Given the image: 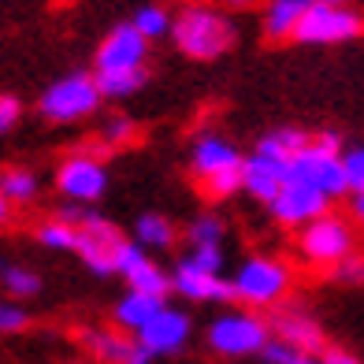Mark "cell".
<instances>
[{
	"label": "cell",
	"instance_id": "1",
	"mask_svg": "<svg viewBox=\"0 0 364 364\" xmlns=\"http://www.w3.org/2000/svg\"><path fill=\"white\" fill-rule=\"evenodd\" d=\"M149 41L138 34L134 26L115 23L101 38L93 53V78L101 86L105 101H127L149 86Z\"/></svg>",
	"mask_w": 364,
	"mask_h": 364
},
{
	"label": "cell",
	"instance_id": "2",
	"mask_svg": "<svg viewBox=\"0 0 364 364\" xmlns=\"http://www.w3.org/2000/svg\"><path fill=\"white\" fill-rule=\"evenodd\" d=\"M168 41L178 48V56L212 63L227 56L238 45V23L235 15L208 0H186L171 11V34Z\"/></svg>",
	"mask_w": 364,
	"mask_h": 364
},
{
	"label": "cell",
	"instance_id": "3",
	"mask_svg": "<svg viewBox=\"0 0 364 364\" xmlns=\"http://www.w3.org/2000/svg\"><path fill=\"white\" fill-rule=\"evenodd\" d=\"M230 290H235V305L253 309V312H272L283 301H290L294 268L283 257L253 253V257H245L235 268V275H230Z\"/></svg>",
	"mask_w": 364,
	"mask_h": 364
},
{
	"label": "cell",
	"instance_id": "4",
	"mask_svg": "<svg viewBox=\"0 0 364 364\" xmlns=\"http://www.w3.org/2000/svg\"><path fill=\"white\" fill-rule=\"evenodd\" d=\"M268 342H272L268 316H264V312H253V309H242V305H227L205 327V346L223 360L260 357Z\"/></svg>",
	"mask_w": 364,
	"mask_h": 364
},
{
	"label": "cell",
	"instance_id": "5",
	"mask_svg": "<svg viewBox=\"0 0 364 364\" xmlns=\"http://www.w3.org/2000/svg\"><path fill=\"white\" fill-rule=\"evenodd\" d=\"M101 101H105V93L97 86L93 71H68L41 90L38 115L53 127H71L101 112Z\"/></svg>",
	"mask_w": 364,
	"mask_h": 364
},
{
	"label": "cell",
	"instance_id": "6",
	"mask_svg": "<svg viewBox=\"0 0 364 364\" xmlns=\"http://www.w3.org/2000/svg\"><path fill=\"white\" fill-rule=\"evenodd\" d=\"M357 242H360V230L353 227V220L338 216V212H327V216L312 220L297 230L294 250L305 264H312V268L331 272L335 264H342L346 257L357 253Z\"/></svg>",
	"mask_w": 364,
	"mask_h": 364
},
{
	"label": "cell",
	"instance_id": "7",
	"mask_svg": "<svg viewBox=\"0 0 364 364\" xmlns=\"http://www.w3.org/2000/svg\"><path fill=\"white\" fill-rule=\"evenodd\" d=\"M290 178H305L312 186H320L331 201L350 197L346 171H342V138L335 130H316V134L309 138V145L290 164Z\"/></svg>",
	"mask_w": 364,
	"mask_h": 364
},
{
	"label": "cell",
	"instance_id": "8",
	"mask_svg": "<svg viewBox=\"0 0 364 364\" xmlns=\"http://www.w3.org/2000/svg\"><path fill=\"white\" fill-rule=\"evenodd\" d=\"M364 34V11L357 4H331V0H312L301 15L294 38L297 45H346Z\"/></svg>",
	"mask_w": 364,
	"mask_h": 364
},
{
	"label": "cell",
	"instance_id": "9",
	"mask_svg": "<svg viewBox=\"0 0 364 364\" xmlns=\"http://www.w3.org/2000/svg\"><path fill=\"white\" fill-rule=\"evenodd\" d=\"M56 193L71 205H97L108 193V164L97 149H75L56 164Z\"/></svg>",
	"mask_w": 364,
	"mask_h": 364
},
{
	"label": "cell",
	"instance_id": "10",
	"mask_svg": "<svg viewBox=\"0 0 364 364\" xmlns=\"http://www.w3.org/2000/svg\"><path fill=\"white\" fill-rule=\"evenodd\" d=\"M123 238L127 235L108 216H101L97 208H90L86 220L78 223V250H75V257L86 264L97 279H112L115 275V253H119Z\"/></svg>",
	"mask_w": 364,
	"mask_h": 364
},
{
	"label": "cell",
	"instance_id": "11",
	"mask_svg": "<svg viewBox=\"0 0 364 364\" xmlns=\"http://www.w3.org/2000/svg\"><path fill=\"white\" fill-rule=\"evenodd\" d=\"M264 208L272 212V220H275L279 227L301 230L305 223L327 216V212H331V197H327L320 186L305 182V178H287V182H283V190H279Z\"/></svg>",
	"mask_w": 364,
	"mask_h": 364
},
{
	"label": "cell",
	"instance_id": "12",
	"mask_svg": "<svg viewBox=\"0 0 364 364\" xmlns=\"http://www.w3.org/2000/svg\"><path fill=\"white\" fill-rule=\"evenodd\" d=\"M115 275L127 283V290L171 297V272L160 268V260H153V253H145L134 238H123L119 253H115Z\"/></svg>",
	"mask_w": 364,
	"mask_h": 364
},
{
	"label": "cell",
	"instance_id": "13",
	"mask_svg": "<svg viewBox=\"0 0 364 364\" xmlns=\"http://www.w3.org/2000/svg\"><path fill=\"white\" fill-rule=\"evenodd\" d=\"M134 338H138L156 360L178 357V353L190 346V338H193V316H190L186 309H178V305L168 301V305L156 312V320L149 323L145 331H138Z\"/></svg>",
	"mask_w": 364,
	"mask_h": 364
},
{
	"label": "cell",
	"instance_id": "14",
	"mask_svg": "<svg viewBox=\"0 0 364 364\" xmlns=\"http://www.w3.org/2000/svg\"><path fill=\"white\" fill-rule=\"evenodd\" d=\"M171 294H178L190 305H235V290H230V275L201 272L186 260H175L171 268Z\"/></svg>",
	"mask_w": 364,
	"mask_h": 364
},
{
	"label": "cell",
	"instance_id": "15",
	"mask_svg": "<svg viewBox=\"0 0 364 364\" xmlns=\"http://www.w3.org/2000/svg\"><path fill=\"white\" fill-rule=\"evenodd\" d=\"M268 323H272V338H279V342L294 346V350H305V353H323V346H327V335H323L320 320L312 316V312H309L305 305L283 301L279 309H272Z\"/></svg>",
	"mask_w": 364,
	"mask_h": 364
},
{
	"label": "cell",
	"instance_id": "16",
	"mask_svg": "<svg viewBox=\"0 0 364 364\" xmlns=\"http://www.w3.org/2000/svg\"><path fill=\"white\" fill-rule=\"evenodd\" d=\"M242 160H245V153L230 138H223V134H201L190 145V160L186 164H190V175L197 182H205V178L220 175V171L242 168Z\"/></svg>",
	"mask_w": 364,
	"mask_h": 364
},
{
	"label": "cell",
	"instance_id": "17",
	"mask_svg": "<svg viewBox=\"0 0 364 364\" xmlns=\"http://www.w3.org/2000/svg\"><path fill=\"white\" fill-rule=\"evenodd\" d=\"M290 178V168L279 164L272 156H260V153H250L242 160V193H250L253 201L268 205L272 197L283 190V182Z\"/></svg>",
	"mask_w": 364,
	"mask_h": 364
},
{
	"label": "cell",
	"instance_id": "18",
	"mask_svg": "<svg viewBox=\"0 0 364 364\" xmlns=\"http://www.w3.org/2000/svg\"><path fill=\"white\" fill-rule=\"evenodd\" d=\"M168 305V297H156V294H141V290H127L119 301L112 305V323L115 331L134 338L138 331H145L149 323L156 320V312Z\"/></svg>",
	"mask_w": 364,
	"mask_h": 364
},
{
	"label": "cell",
	"instance_id": "19",
	"mask_svg": "<svg viewBox=\"0 0 364 364\" xmlns=\"http://www.w3.org/2000/svg\"><path fill=\"white\" fill-rule=\"evenodd\" d=\"M130 238H134L145 253H171L182 238V230L171 216H164V212H141L134 220V227H130Z\"/></svg>",
	"mask_w": 364,
	"mask_h": 364
},
{
	"label": "cell",
	"instance_id": "20",
	"mask_svg": "<svg viewBox=\"0 0 364 364\" xmlns=\"http://www.w3.org/2000/svg\"><path fill=\"white\" fill-rule=\"evenodd\" d=\"M312 0H268L260 11V30L268 41H290L301 15L309 11Z\"/></svg>",
	"mask_w": 364,
	"mask_h": 364
},
{
	"label": "cell",
	"instance_id": "21",
	"mask_svg": "<svg viewBox=\"0 0 364 364\" xmlns=\"http://www.w3.org/2000/svg\"><path fill=\"white\" fill-rule=\"evenodd\" d=\"M309 138H312V130H305V127H272V130H264V134L257 138L253 153L272 156V160H279V164L290 168L294 156L309 145Z\"/></svg>",
	"mask_w": 364,
	"mask_h": 364
},
{
	"label": "cell",
	"instance_id": "22",
	"mask_svg": "<svg viewBox=\"0 0 364 364\" xmlns=\"http://www.w3.org/2000/svg\"><path fill=\"white\" fill-rule=\"evenodd\" d=\"M78 342L86 346V353L97 364H119L127 357V350L134 346V338L123 335V331H108V327H82L78 331Z\"/></svg>",
	"mask_w": 364,
	"mask_h": 364
},
{
	"label": "cell",
	"instance_id": "23",
	"mask_svg": "<svg viewBox=\"0 0 364 364\" xmlns=\"http://www.w3.org/2000/svg\"><path fill=\"white\" fill-rule=\"evenodd\" d=\"M0 193H4L11 205H30V201H38V193H41V178L30 168H4L0 171Z\"/></svg>",
	"mask_w": 364,
	"mask_h": 364
},
{
	"label": "cell",
	"instance_id": "24",
	"mask_svg": "<svg viewBox=\"0 0 364 364\" xmlns=\"http://www.w3.org/2000/svg\"><path fill=\"white\" fill-rule=\"evenodd\" d=\"M130 26H134L149 45L164 41V38L171 34V8H164V4H141L134 15H130Z\"/></svg>",
	"mask_w": 364,
	"mask_h": 364
},
{
	"label": "cell",
	"instance_id": "25",
	"mask_svg": "<svg viewBox=\"0 0 364 364\" xmlns=\"http://www.w3.org/2000/svg\"><path fill=\"white\" fill-rule=\"evenodd\" d=\"M0 287H4V294L11 297V301H30V297L41 294V275L34 268H23V264H8L4 272H0Z\"/></svg>",
	"mask_w": 364,
	"mask_h": 364
},
{
	"label": "cell",
	"instance_id": "26",
	"mask_svg": "<svg viewBox=\"0 0 364 364\" xmlns=\"http://www.w3.org/2000/svg\"><path fill=\"white\" fill-rule=\"evenodd\" d=\"M182 238H186V245H223V238H227V220L220 216V212H201V216H193V220L186 223Z\"/></svg>",
	"mask_w": 364,
	"mask_h": 364
},
{
	"label": "cell",
	"instance_id": "27",
	"mask_svg": "<svg viewBox=\"0 0 364 364\" xmlns=\"http://www.w3.org/2000/svg\"><path fill=\"white\" fill-rule=\"evenodd\" d=\"M34 238L41 242V250H53V253H75L78 250V227L71 223H63V220H45L38 230H34Z\"/></svg>",
	"mask_w": 364,
	"mask_h": 364
},
{
	"label": "cell",
	"instance_id": "28",
	"mask_svg": "<svg viewBox=\"0 0 364 364\" xmlns=\"http://www.w3.org/2000/svg\"><path fill=\"white\" fill-rule=\"evenodd\" d=\"M201 193H205V201H212V205H223V201H230V197H238L242 193V168L220 171V175L205 178L201 182Z\"/></svg>",
	"mask_w": 364,
	"mask_h": 364
},
{
	"label": "cell",
	"instance_id": "29",
	"mask_svg": "<svg viewBox=\"0 0 364 364\" xmlns=\"http://www.w3.org/2000/svg\"><path fill=\"white\" fill-rule=\"evenodd\" d=\"M138 134V123L130 119V115H108L101 123V145L108 149H119V145H130Z\"/></svg>",
	"mask_w": 364,
	"mask_h": 364
},
{
	"label": "cell",
	"instance_id": "30",
	"mask_svg": "<svg viewBox=\"0 0 364 364\" xmlns=\"http://www.w3.org/2000/svg\"><path fill=\"white\" fill-rule=\"evenodd\" d=\"M260 360H264V364H323V360H320V353H305V350H294V346L279 342V338H272L268 346H264Z\"/></svg>",
	"mask_w": 364,
	"mask_h": 364
},
{
	"label": "cell",
	"instance_id": "31",
	"mask_svg": "<svg viewBox=\"0 0 364 364\" xmlns=\"http://www.w3.org/2000/svg\"><path fill=\"white\" fill-rule=\"evenodd\" d=\"M182 260L193 264V268H201V272H216V275H223V260H227V253H223V245H190V250L182 253Z\"/></svg>",
	"mask_w": 364,
	"mask_h": 364
},
{
	"label": "cell",
	"instance_id": "32",
	"mask_svg": "<svg viewBox=\"0 0 364 364\" xmlns=\"http://www.w3.org/2000/svg\"><path fill=\"white\" fill-rule=\"evenodd\" d=\"M342 171H346V186H350V193H360L364 190V145L342 149Z\"/></svg>",
	"mask_w": 364,
	"mask_h": 364
},
{
	"label": "cell",
	"instance_id": "33",
	"mask_svg": "<svg viewBox=\"0 0 364 364\" xmlns=\"http://www.w3.org/2000/svg\"><path fill=\"white\" fill-rule=\"evenodd\" d=\"M30 327V312L23 301H0V335H19Z\"/></svg>",
	"mask_w": 364,
	"mask_h": 364
},
{
	"label": "cell",
	"instance_id": "34",
	"mask_svg": "<svg viewBox=\"0 0 364 364\" xmlns=\"http://www.w3.org/2000/svg\"><path fill=\"white\" fill-rule=\"evenodd\" d=\"M331 279H335V283H346V287H360L364 283V253L357 250L353 257L335 264V268H331Z\"/></svg>",
	"mask_w": 364,
	"mask_h": 364
},
{
	"label": "cell",
	"instance_id": "35",
	"mask_svg": "<svg viewBox=\"0 0 364 364\" xmlns=\"http://www.w3.org/2000/svg\"><path fill=\"white\" fill-rule=\"evenodd\" d=\"M23 119V101L15 93H0V138L11 134Z\"/></svg>",
	"mask_w": 364,
	"mask_h": 364
},
{
	"label": "cell",
	"instance_id": "36",
	"mask_svg": "<svg viewBox=\"0 0 364 364\" xmlns=\"http://www.w3.org/2000/svg\"><path fill=\"white\" fill-rule=\"evenodd\" d=\"M320 360H323V364H364L353 350H346V346H335V342H327V346H323Z\"/></svg>",
	"mask_w": 364,
	"mask_h": 364
},
{
	"label": "cell",
	"instance_id": "37",
	"mask_svg": "<svg viewBox=\"0 0 364 364\" xmlns=\"http://www.w3.org/2000/svg\"><path fill=\"white\" fill-rule=\"evenodd\" d=\"M153 360H156V357H153V353H149V350H145V346H141V342L134 338V346H130V350H127V357H123L119 364H153Z\"/></svg>",
	"mask_w": 364,
	"mask_h": 364
},
{
	"label": "cell",
	"instance_id": "38",
	"mask_svg": "<svg viewBox=\"0 0 364 364\" xmlns=\"http://www.w3.org/2000/svg\"><path fill=\"white\" fill-rule=\"evenodd\" d=\"M350 220H353V227L364 235V190H360V193H350Z\"/></svg>",
	"mask_w": 364,
	"mask_h": 364
},
{
	"label": "cell",
	"instance_id": "39",
	"mask_svg": "<svg viewBox=\"0 0 364 364\" xmlns=\"http://www.w3.org/2000/svg\"><path fill=\"white\" fill-rule=\"evenodd\" d=\"M220 8H227L230 15H235V11H250V8H257V0H220Z\"/></svg>",
	"mask_w": 364,
	"mask_h": 364
},
{
	"label": "cell",
	"instance_id": "40",
	"mask_svg": "<svg viewBox=\"0 0 364 364\" xmlns=\"http://www.w3.org/2000/svg\"><path fill=\"white\" fill-rule=\"evenodd\" d=\"M11 208H15V205L8 201V197H4V193H0V227H4V223L11 220Z\"/></svg>",
	"mask_w": 364,
	"mask_h": 364
},
{
	"label": "cell",
	"instance_id": "41",
	"mask_svg": "<svg viewBox=\"0 0 364 364\" xmlns=\"http://www.w3.org/2000/svg\"><path fill=\"white\" fill-rule=\"evenodd\" d=\"M331 4H357V0H331Z\"/></svg>",
	"mask_w": 364,
	"mask_h": 364
}]
</instances>
